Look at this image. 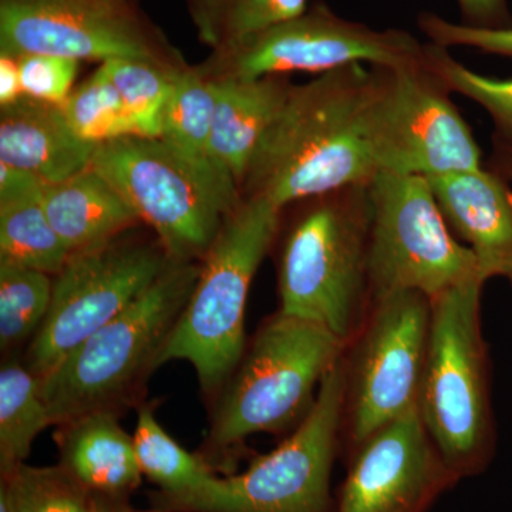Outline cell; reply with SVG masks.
<instances>
[{"label":"cell","instance_id":"6da1fadb","mask_svg":"<svg viewBox=\"0 0 512 512\" xmlns=\"http://www.w3.org/2000/svg\"><path fill=\"white\" fill-rule=\"evenodd\" d=\"M372 66L350 64L293 86L252 161L244 197L285 210L379 174L366 137Z\"/></svg>","mask_w":512,"mask_h":512},{"label":"cell","instance_id":"7a4b0ae2","mask_svg":"<svg viewBox=\"0 0 512 512\" xmlns=\"http://www.w3.org/2000/svg\"><path fill=\"white\" fill-rule=\"evenodd\" d=\"M201 262H171L136 302L84 340L40 380L53 426L84 414H120L160 366Z\"/></svg>","mask_w":512,"mask_h":512},{"label":"cell","instance_id":"3957f363","mask_svg":"<svg viewBox=\"0 0 512 512\" xmlns=\"http://www.w3.org/2000/svg\"><path fill=\"white\" fill-rule=\"evenodd\" d=\"M346 346L318 323L279 311L266 319L222 387L202 457L220 460L254 434L295 430Z\"/></svg>","mask_w":512,"mask_h":512},{"label":"cell","instance_id":"277c9868","mask_svg":"<svg viewBox=\"0 0 512 512\" xmlns=\"http://www.w3.org/2000/svg\"><path fill=\"white\" fill-rule=\"evenodd\" d=\"M485 282L473 279L431 299L417 410L458 480L483 473L495 451L490 362L481 328Z\"/></svg>","mask_w":512,"mask_h":512},{"label":"cell","instance_id":"5b68a950","mask_svg":"<svg viewBox=\"0 0 512 512\" xmlns=\"http://www.w3.org/2000/svg\"><path fill=\"white\" fill-rule=\"evenodd\" d=\"M312 201L282 245L279 312L318 323L349 343L370 306L369 184Z\"/></svg>","mask_w":512,"mask_h":512},{"label":"cell","instance_id":"8992f818","mask_svg":"<svg viewBox=\"0 0 512 512\" xmlns=\"http://www.w3.org/2000/svg\"><path fill=\"white\" fill-rule=\"evenodd\" d=\"M282 211L264 197H244L201 261L200 275L160 366L187 360L204 393L221 392L244 356L249 289L274 245Z\"/></svg>","mask_w":512,"mask_h":512},{"label":"cell","instance_id":"52a82bcc","mask_svg":"<svg viewBox=\"0 0 512 512\" xmlns=\"http://www.w3.org/2000/svg\"><path fill=\"white\" fill-rule=\"evenodd\" d=\"M92 167L177 262H201L244 200L231 175L194 163L158 137L130 136L101 144Z\"/></svg>","mask_w":512,"mask_h":512},{"label":"cell","instance_id":"ba28073f","mask_svg":"<svg viewBox=\"0 0 512 512\" xmlns=\"http://www.w3.org/2000/svg\"><path fill=\"white\" fill-rule=\"evenodd\" d=\"M343 357L320 384L311 412L275 450L235 476L212 478L201 490L161 505L170 512H335L333 463L342 450Z\"/></svg>","mask_w":512,"mask_h":512},{"label":"cell","instance_id":"9c48e42d","mask_svg":"<svg viewBox=\"0 0 512 512\" xmlns=\"http://www.w3.org/2000/svg\"><path fill=\"white\" fill-rule=\"evenodd\" d=\"M369 200L370 303L399 291L431 301L473 279L487 281L474 252L451 234L426 177L376 174Z\"/></svg>","mask_w":512,"mask_h":512},{"label":"cell","instance_id":"30bf717a","mask_svg":"<svg viewBox=\"0 0 512 512\" xmlns=\"http://www.w3.org/2000/svg\"><path fill=\"white\" fill-rule=\"evenodd\" d=\"M430 320L431 301L420 292L387 293L370 303L343 355L345 457L375 431L417 409Z\"/></svg>","mask_w":512,"mask_h":512},{"label":"cell","instance_id":"8fae6325","mask_svg":"<svg viewBox=\"0 0 512 512\" xmlns=\"http://www.w3.org/2000/svg\"><path fill=\"white\" fill-rule=\"evenodd\" d=\"M372 69L365 123L379 173L429 178L483 167L473 131L429 56L416 66Z\"/></svg>","mask_w":512,"mask_h":512},{"label":"cell","instance_id":"7c38bea8","mask_svg":"<svg viewBox=\"0 0 512 512\" xmlns=\"http://www.w3.org/2000/svg\"><path fill=\"white\" fill-rule=\"evenodd\" d=\"M126 234L74 252L53 276L52 305L23 359L39 379L126 311L173 262L158 239Z\"/></svg>","mask_w":512,"mask_h":512},{"label":"cell","instance_id":"4fadbf2b","mask_svg":"<svg viewBox=\"0 0 512 512\" xmlns=\"http://www.w3.org/2000/svg\"><path fill=\"white\" fill-rule=\"evenodd\" d=\"M427 45L409 32L376 30L340 18L322 3L212 52L200 64L212 79H261L286 73H328L350 64L406 67L427 62Z\"/></svg>","mask_w":512,"mask_h":512},{"label":"cell","instance_id":"5bb4252c","mask_svg":"<svg viewBox=\"0 0 512 512\" xmlns=\"http://www.w3.org/2000/svg\"><path fill=\"white\" fill-rule=\"evenodd\" d=\"M0 53L181 63L136 9L96 0H0Z\"/></svg>","mask_w":512,"mask_h":512},{"label":"cell","instance_id":"9a60e30c","mask_svg":"<svg viewBox=\"0 0 512 512\" xmlns=\"http://www.w3.org/2000/svg\"><path fill=\"white\" fill-rule=\"evenodd\" d=\"M346 464L335 512H429L460 481L417 409L367 437Z\"/></svg>","mask_w":512,"mask_h":512},{"label":"cell","instance_id":"2e32d148","mask_svg":"<svg viewBox=\"0 0 512 512\" xmlns=\"http://www.w3.org/2000/svg\"><path fill=\"white\" fill-rule=\"evenodd\" d=\"M448 227L477 256L485 278H512V190L494 170L427 178Z\"/></svg>","mask_w":512,"mask_h":512},{"label":"cell","instance_id":"e0dca14e","mask_svg":"<svg viewBox=\"0 0 512 512\" xmlns=\"http://www.w3.org/2000/svg\"><path fill=\"white\" fill-rule=\"evenodd\" d=\"M97 147L77 136L62 106L23 96L0 107V163L29 171L43 183H59L92 167Z\"/></svg>","mask_w":512,"mask_h":512},{"label":"cell","instance_id":"ac0fdd59","mask_svg":"<svg viewBox=\"0 0 512 512\" xmlns=\"http://www.w3.org/2000/svg\"><path fill=\"white\" fill-rule=\"evenodd\" d=\"M60 466L84 490L106 503L128 505L143 480L133 436L119 423V414H84L57 426Z\"/></svg>","mask_w":512,"mask_h":512},{"label":"cell","instance_id":"d6986e66","mask_svg":"<svg viewBox=\"0 0 512 512\" xmlns=\"http://www.w3.org/2000/svg\"><path fill=\"white\" fill-rule=\"evenodd\" d=\"M214 80L217 100L212 120L211 157L237 181L242 191L252 161L269 128L278 119L292 84L284 76Z\"/></svg>","mask_w":512,"mask_h":512},{"label":"cell","instance_id":"ffe728a7","mask_svg":"<svg viewBox=\"0 0 512 512\" xmlns=\"http://www.w3.org/2000/svg\"><path fill=\"white\" fill-rule=\"evenodd\" d=\"M42 204L70 254L99 247L140 222L120 192L93 167L45 184Z\"/></svg>","mask_w":512,"mask_h":512},{"label":"cell","instance_id":"44dd1931","mask_svg":"<svg viewBox=\"0 0 512 512\" xmlns=\"http://www.w3.org/2000/svg\"><path fill=\"white\" fill-rule=\"evenodd\" d=\"M133 440L143 477L160 488L158 507L201 490L217 476L204 457L185 450L161 427L153 404L138 407Z\"/></svg>","mask_w":512,"mask_h":512},{"label":"cell","instance_id":"7402d4cb","mask_svg":"<svg viewBox=\"0 0 512 512\" xmlns=\"http://www.w3.org/2000/svg\"><path fill=\"white\" fill-rule=\"evenodd\" d=\"M53 426L39 377L25 360L9 357L0 369V473L26 464L36 437Z\"/></svg>","mask_w":512,"mask_h":512},{"label":"cell","instance_id":"603a6c76","mask_svg":"<svg viewBox=\"0 0 512 512\" xmlns=\"http://www.w3.org/2000/svg\"><path fill=\"white\" fill-rule=\"evenodd\" d=\"M215 100L217 83L212 77L202 72L200 66L181 67L164 109L158 138L194 163L222 171L210 151Z\"/></svg>","mask_w":512,"mask_h":512},{"label":"cell","instance_id":"cb8c5ba5","mask_svg":"<svg viewBox=\"0 0 512 512\" xmlns=\"http://www.w3.org/2000/svg\"><path fill=\"white\" fill-rule=\"evenodd\" d=\"M42 191L0 201V259L56 276L72 254L47 217Z\"/></svg>","mask_w":512,"mask_h":512},{"label":"cell","instance_id":"d4e9b609","mask_svg":"<svg viewBox=\"0 0 512 512\" xmlns=\"http://www.w3.org/2000/svg\"><path fill=\"white\" fill-rule=\"evenodd\" d=\"M198 39L212 52L295 18L308 9V0H187Z\"/></svg>","mask_w":512,"mask_h":512},{"label":"cell","instance_id":"484cf974","mask_svg":"<svg viewBox=\"0 0 512 512\" xmlns=\"http://www.w3.org/2000/svg\"><path fill=\"white\" fill-rule=\"evenodd\" d=\"M53 276L0 259V348L3 353L32 342L47 318Z\"/></svg>","mask_w":512,"mask_h":512},{"label":"cell","instance_id":"4316f807","mask_svg":"<svg viewBox=\"0 0 512 512\" xmlns=\"http://www.w3.org/2000/svg\"><path fill=\"white\" fill-rule=\"evenodd\" d=\"M116 86L136 136H161L163 113L183 63L113 59L100 63Z\"/></svg>","mask_w":512,"mask_h":512},{"label":"cell","instance_id":"83f0119b","mask_svg":"<svg viewBox=\"0 0 512 512\" xmlns=\"http://www.w3.org/2000/svg\"><path fill=\"white\" fill-rule=\"evenodd\" d=\"M0 493L10 512H96L97 500L60 464L33 467L28 464L2 477Z\"/></svg>","mask_w":512,"mask_h":512},{"label":"cell","instance_id":"f1b7e54d","mask_svg":"<svg viewBox=\"0 0 512 512\" xmlns=\"http://www.w3.org/2000/svg\"><path fill=\"white\" fill-rule=\"evenodd\" d=\"M62 109L77 136L94 146L136 136L123 100L101 64L89 79L74 87Z\"/></svg>","mask_w":512,"mask_h":512},{"label":"cell","instance_id":"f546056e","mask_svg":"<svg viewBox=\"0 0 512 512\" xmlns=\"http://www.w3.org/2000/svg\"><path fill=\"white\" fill-rule=\"evenodd\" d=\"M431 66L451 92L476 101L490 114L497 141L512 146V79H495L473 72L450 56L447 47L427 43Z\"/></svg>","mask_w":512,"mask_h":512},{"label":"cell","instance_id":"4dcf8cb0","mask_svg":"<svg viewBox=\"0 0 512 512\" xmlns=\"http://www.w3.org/2000/svg\"><path fill=\"white\" fill-rule=\"evenodd\" d=\"M23 96L62 106L74 90L79 60L50 55L16 57Z\"/></svg>","mask_w":512,"mask_h":512},{"label":"cell","instance_id":"1f68e13d","mask_svg":"<svg viewBox=\"0 0 512 512\" xmlns=\"http://www.w3.org/2000/svg\"><path fill=\"white\" fill-rule=\"evenodd\" d=\"M419 26L434 45L447 49L454 46L473 47L481 52L512 57V28H473L464 23L448 22L429 12L421 13Z\"/></svg>","mask_w":512,"mask_h":512},{"label":"cell","instance_id":"d6a6232c","mask_svg":"<svg viewBox=\"0 0 512 512\" xmlns=\"http://www.w3.org/2000/svg\"><path fill=\"white\" fill-rule=\"evenodd\" d=\"M464 25L483 29H511L507 0H457Z\"/></svg>","mask_w":512,"mask_h":512},{"label":"cell","instance_id":"836d02e7","mask_svg":"<svg viewBox=\"0 0 512 512\" xmlns=\"http://www.w3.org/2000/svg\"><path fill=\"white\" fill-rule=\"evenodd\" d=\"M45 184L29 171L0 163V201L35 194L42 191Z\"/></svg>","mask_w":512,"mask_h":512},{"label":"cell","instance_id":"e575fe53","mask_svg":"<svg viewBox=\"0 0 512 512\" xmlns=\"http://www.w3.org/2000/svg\"><path fill=\"white\" fill-rule=\"evenodd\" d=\"M20 97L23 89L18 59L0 53V107L15 103Z\"/></svg>","mask_w":512,"mask_h":512},{"label":"cell","instance_id":"d590c367","mask_svg":"<svg viewBox=\"0 0 512 512\" xmlns=\"http://www.w3.org/2000/svg\"><path fill=\"white\" fill-rule=\"evenodd\" d=\"M494 171L504 177L505 180H512V146L511 144H495L493 157Z\"/></svg>","mask_w":512,"mask_h":512},{"label":"cell","instance_id":"8d00e7d4","mask_svg":"<svg viewBox=\"0 0 512 512\" xmlns=\"http://www.w3.org/2000/svg\"><path fill=\"white\" fill-rule=\"evenodd\" d=\"M96 512H134L128 505H119L106 503V501H97Z\"/></svg>","mask_w":512,"mask_h":512},{"label":"cell","instance_id":"74e56055","mask_svg":"<svg viewBox=\"0 0 512 512\" xmlns=\"http://www.w3.org/2000/svg\"><path fill=\"white\" fill-rule=\"evenodd\" d=\"M96 2L107 3L111 6H119V8L136 9L137 0H96Z\"/></svg>","mask_w":512,"mask_h":512},{"label":"cell","instance_id":"f35d334b","mask_svg":"<svg viewBox=\"0 0 512 512\" xmlns=\"http://www.w3.org/2000/svg\"><path fill=\"white\" fill-rule=\"evenodd\" d=\"M0 512H10L8 501L2 493H0Z\"/></svg>","mask_w":512,"mask_h":512},{"label":"cell","instance_id":"ab89813d","mask_svg":"<svg viewBox=\"0 0 512 512\" xmlns=\"http://www.w3.org/2000/svg\"><path fill=\"white\" fill-rule=\"evenodd\" d=\"M147 512H170V511L157 510V511H147Z\"/></svg>","mask_w":512,"mask_h":512},{"label":"cell","instance_id":"60d3db41","mask_svg":"<svg viewBox=\"0 0 512 512\" xmlns=\"http://www.w3.org/2000/svg\"><path fill=\"white\" fill-rule=\"evenodd\" d=\"M510 281L512 282V278L510 279Z\"/></svg>","mask_w":512,"mask_h":512}]
</instances>
